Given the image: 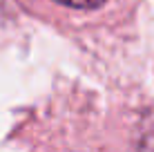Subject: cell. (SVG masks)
<instances>
[{"label": "cell", "mask_w": 154, "mask_h": 152, "mask_svg": "<svg viewBox=\"0 0 154 152\" xmlns=\"http://www.w3.org/2000/svg\"><path fill=\"white\" fill-rule=\"evenodd\" d=\"M54 2L63 5V7H69V9H98L107 0H54Z\"/></svg>", "instance_id": "obj_1"}]
</instances>
